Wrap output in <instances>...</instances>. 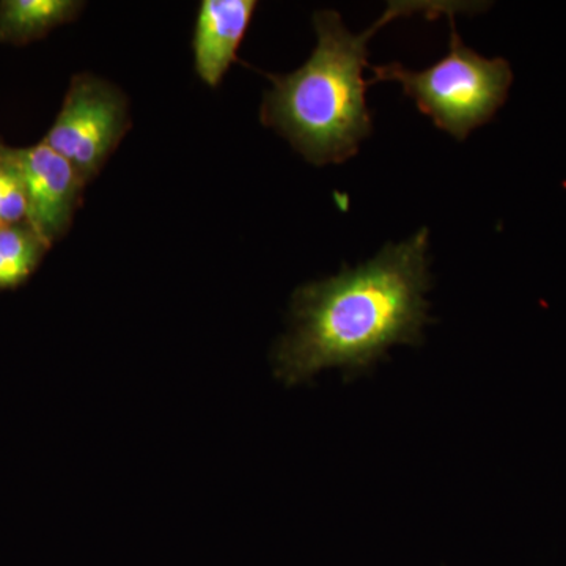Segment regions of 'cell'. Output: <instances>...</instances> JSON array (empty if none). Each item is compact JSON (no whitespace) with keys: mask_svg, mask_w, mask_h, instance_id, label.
<instances>
[{"mask_svg":"<svg viewBox=\"0 0 566 566\" xmlns=\"http://www.w3.org/2000/svg\"><path fill=\"white\" fill-rule=\"evenodd\" d=\"M427 251L422 229L405 243L386 245L370 262L300 286L292 329L274 349L275 376L297 386L324 368L359 375L394 345H419L428 322Z\"/></svg>","mask_w":566,"mask_h":566,"instance_id":"obj_1","label":"cell"},{"mask_svg":"<svg viewBox=\"0 0 566 566\" xmlns=\"http://www.w3.org/2000/svg\"><path fill=\"white\" fill-rule=\"evenodd\" d=\"M476 10L464 2H392L368 31L349 32L334 10L316 11V48L300 70L271 76L273 88L262 106L263 125L290 140L307 161L316 166L340 164L353 158L371 133L363 71L367 66L368 41L395 18L424 13L436 18Z\"/></svg>","mask_w":566,"mask_h":566,"instance_id":"obj_2","label":"cell"},{"mask_svg":"<svg viewBox=\"0 0 566 566\" xmlns=\"http://www.w3.org/2000/svg\"><path fill=\"white\" fill-rule=\"evenodd\" d=\"M449 54L422 71L390 63L374 66L370 82H398L405 95L442 132L458 140L485 125L501 109L512 85L513 73L505 59H486L465 46L450 18Z\"/></svg>","mask_w":566,"mask_h":566,"instance_id":"obj_3","label":"cell"},{"mask_svg":"<svg viewBox=\"0 0 566 566\" xmlns=\"http://www.w3.org/2000/svg\"><path fill=\"white\" fill-rule=\"evenodd\" d=\"M128 126L125 95L93 74H80L71 82L62 109L43 142L88 182L120 144Z\"/></svg>","mask_w":566,"mask_h":566,"instance_id":"obj_4","label":"cell"},{"mask_svg":"<svg viewBox=\"0 0 566 566\" xmlns=\"http://www.w3.org/2000/svg\"><path fill=\"white\" fill-rule=\"evenodd\" d=\"M20 170L28 202V222L51 248L66 233L87 182L63 156L43 140L28 148H10Z\"/></svg>","mask_w":566,"mask_h":566,"instance_id":"obj_5","label":"cell"},{"mask_svg":"<svg viewBox=\"0 0 566 566\" xmlns=\"http://www.w3.org/2000/svg\"><path fill=\"white\" fill-rule=\"evenodd\" d=\"M255 9L253 0H203L193 33V59L205 84L216 87L222 81Z\"/></svg>","mask_w":566,"mask_h":566,"instance_id":"obj_6","label":"cell"},{"mask_svg":"<svg viewBox=\"0 0 566 566\" xmlns=\"http://www.w3.org/2000/svg\"><path fill=\"white\" fill-rule=\"evenodd\" d=\"M82 2L74 0H2L0 41L22 44L46 35L80 13Z\"/></svg>","mask_w":566,"mask_h":566,"instance_id":"obj_7","label":"cell"},{"mask_svg":"<svg viewBox=\"0 0 566 566\" xmlns=\"http://www.w3.org/2000/svg\"><path fill=\"white\" fill-rule=\"evenodd\" d=\"M48 249L28 222L0 227V290L28 281Z\"/></svg>","mask_w":566,"mask_h":566,"instance_id":"obj_8","label":"cell"},{"mask_svg":"<svg viewBox=\"0 0 566 566\" xmlns=\"http://www.w3.org/2000/svg\"><path fill=\"white\" fill-rule=\"evenodd\" d=\"M28 221V202L20 170L10 148L0 145V227Z\"/></svg>","mask_w":566,"mask_h":566,"instance_id":"obj_9","label":"cell"}]
</instances>
